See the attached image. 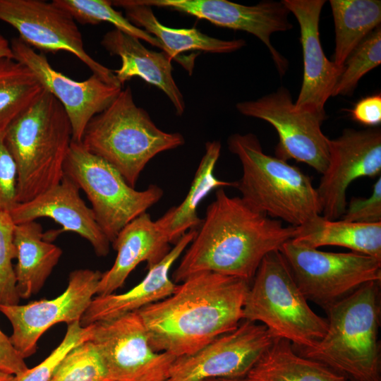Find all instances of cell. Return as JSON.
Listing matches in <instances>:
<instances>
[{
	"instance_id": "obj_15",
	"label": "cell",
	"mask_w": 381,
	"mask_h": 381,
	"mask_svg": "<svg viewBox=\"0 0 381 381\" xmlns=\"http://www.w3.org/2000/svg\"><path fill=\"white\" fill-rule=\"evenodd\" d=\"M380 129L346 128L339 137L329 139L328 164L316 188L321 215L331 220L341 217L351 183L360 177L380 176Z\"/></svg>"
},
{
	"instance_id": "obj_35",
	"label": "cell",
	"mask_w": 381,
	"mask_h": 381,
	"mask_svg": "<svg viewBox=\"0 0 381 381\" xmlns=\"http://www.w3.org/2000/svg\"><path fill=\"white\" fill-rule=\"evenodd\" d=\"M342 220L362 224L381 222V177L373 185L370 197L352 198L343 214Z\"/></svg>"
},
{
	"instance_id": "obj_17",
	"label": "cell",
	"mask_w": 381,
	"mask_h": 381,
	"mask_svg": "<svg viewBox=\"0 0 381 381\" xmlns=\"http://www.w3.org/2000/svg\"><path fill=\"white\" fill-rule=\"evenodd\" d=\"M151 7L170 8L206 20L212 24L245 31L258 37L268 49L279 74L283 76L288 61L272 44L271 36L293 28L290 11L283 1H262L245 6L226 0H139Z\"/></svg>"
},
{
	"instance_id": "obj_8",
	"label": "cell",
	"mask_w": 381,
	"mask_h": 381,
	"mask_svg": "<svg viewBox=\"0 0 381 381\" xmlns=\"http://www.w3.org/2000/svg\"><path fill=\"white\" fill-rule=\"evenodd\" d=\"M64 175L82 189L90 200L95 219L112 243L119 232L163 196L158 186L137 190L107 161L71 141L64 164Z\"/></svg>"
},
{
	"instance_id": "obj_14",
	"label": "cell",
	"mask_w": 381,
	"mask_h": 381,
	"mask_svg": "<svg viewBox=\"0 0 381 381\" xmlns=\"http://www.w3.org/2000/svg\"><path fill=\"white\" fill-rule=\"evenodd\" d=\"M275 339L265 325L242 320L195 353L176 358L166 381L246 377Z\"/></svg>"
},
{
	"instance_id": "obj_20",
	"label": "cell",
	"mask_w": 381,
	"mask_h": 381,
	"mask_svg": "<svg viewBox=\"0 0 381 381\" xmlns=\"http://www.w3.org/2000/svg\"><path fill=\"white\" fill-rule=\"evenodd\" d=\"M196 231L192 229L185 233L168 254L148 269L143 279L129 291L94 297L80 319L81 326L136 312L173 294L178 284L169 277L171 268L193 241Z\"/></svg>"
},
{
	"instance_id": "obj_11",
	"label": "cell",
	"mask_w": 381,
	"mask_h": 381,
	"mask_svg": "<svg viewBox=\"0 0 381 381\" xmlns=\"http://www.w3.org/2000/svg\"><path fill=\"white\" fill-rule=\"evenodd\" d=\"M241 114L271 124L279 135L277 157L295 159L313 168L320 174L329 161V139L322 131L326 116L296 110L289 90L280 87L257 99L236 104Z\"/></svg>"
},
{
	"instance_id": "obj_3",
	"label": "cell",
	"mask_w": 381,
	"mask_h": 381,
	"mask_svg": "<svg viewBox=\"0 0 381 381\" xmlns=\"http://www.w3.org/2000/svg\"><path fill=\"white\" fill-rule=\"evenodd\" d=\"M72 141L61 103L44 90L4 130L5 145L17 169V202H26L60 183Z\"/></svg>"
},
{
	"instance_id": "obj_27",
	"label": "cell",
	"mask_w": 381,
	"mask_h": 381,
	"mask_svg": "<svg viewBox=\"0 0 381 381\" xmlns=\"http://www.w3.org/2000/svg\"><path fill=\"white\" fill-rule=\"evenodd\" d=\"M250 381H345L325 365L297 353L290 341L276 338L246 375Z\"/></svg>"
},
{
	"instance_id": "obj_28",
	"label": "cell",
	"mask_w": 381,
	"mask_h": 381,
	"mask_svg": "<svg viewBox=\"0 0 381 381\" xmlns=\"http://www.w3.org/2000/svg\"><path fill=\"white\" fill-rule=\"evenodd\" d=\"M335 30L334 63L344 64L381 22L380 0H330Z\"/></svg>"
},
{
	"instance_id": "obj_22",
	"label": "cell",
	"mask_w": 381,
	"mask_h": 381,
	"mask_svg": "<svg viewBox=\"0 0 381 381\" xmlns=\"http://www.w3.org/2000/svg\"><path fill=\"white\" fill-rule=\"evenodd\" d=\"M101 44L111 55L121 59V67L113 71L121 86L132 78L139 77L163 91L178 116L183 114V96L172 75V59L166 52L150 50L138 38L117 29L107 32Z\"/></svg>"
},
{
	"instance_id": "obj_33",
	"label": "cell",
	"mask_w": 381,
	"mask_h": 381,
	"mask_svg": "<svg viewBox=\"0 0 381 381\" xmlns=\"http://www.w3.org/2000/svg\"><path fill=\"white\" fill-rule=\"evenodd\" d=\"M14 227L9 212L0 210V305L18 304L20 299L12 264V260L16 259Z\"/></svg>"
},
{
	"instance_id": "obj_44",
	"label": "cell",
	"mask_w": 381,
	"mask_h": 381,
	"mask_svg": "<svg viewBox=\"0 0 381 381\" xmlns=\"http://www.w3.org/2000/svg\"><path fill=\"white\" fill-rule=\"evenodd\" d=\"M351 381H352V380H351Z\"/></svg>"
},
{
	"instance_id": "obj_24",
	"label": "cell",
	"mask_w": 381,
	"mask_h": 381,
	"mask_svg": "<svg viewBox=\"0 0 381 381\" xmlns=\"http://www.w3.org/2000/svg\"><path fill=\"white\" fill-rule=\"evenodd\" d=\"M13 242L17 263L14 267L20 298L37 294L62 255L60 247L48 241L36 221L15 224Z\"/></svg>"
},
{
	"instance_id": "obj_21",
	"label": "cell",
	"mask_w": 381,
	"mask_h": 381,
	"mask_svg": "<svg viewBox=\"0 0 381 381\" xmlns=\"http://www.w3.org/2000/svg\"><path fill=\"white\" fill-rule=\"evenodd\" d=\"M170 242L145 212L127 224L112 242L117 255L112 267L102 273L97 294H113L121 287L131 272L141 262L150 269L170 251Z\"/></svg>"
},
{
	"instance_id": "obj_19",
	"label": "cell",
	"mask_w": 381,
	"mask_h": 381,
	"mask_svg": "<svg viewBox=\"0 0 381 381\" xmlns=\"http://www.w3.org/2000/svg\"><path fill=\"white\" fill-rule=\"evenodd\" d=\"M79 187L64 175L59 183L31 200L17 203L9 212L13 222L35 221L40 217L52 219L62 226L61 230L44 233L52 241L64 231L74 232L90 242L99 257L109 252L110 241L98 225L94 212L79 193Z\"/></svg>"
},
{
	"instance_id": "obj_43",
	"label": "cell",
	"mask_w": 381,
	"mask_h": 381,
	"mask_svg": "<svg viewBox=\"0 0 381 381\" xmlns=\"http://www.w3.org/2000/svg\"><path fill=\"white\" fill-rule=\"evenodd\" d=\"M108 381H111V380H109Z\"/></svg>"
},
{
	"instance_id": "obj_36",
	"label": "cell",
	"mask_w": 381,
	"mask_h": 381,
	"mask_svg": "<svg viewBox=\"0 0 381 381\" xmlns=\"http://www.w3.org/2000/svg\"><path fill=\"white\" fill-rule=\"evenodd\" d=\"M17 203L16 165L0 131V210L10 212Z\"/></svg>"
},
{
	"instance_id": "obj_5",
	"label": "cell",
	"mask_w": 381,
	"mask_h": 381,
	"mask_svg": "<svg viewBox=\"0 0 381 381\" xmlns=\"http://www.w3.org/2000/svg\"><path fill=\"white\" fill-rule=\"evenodd\" d=\"M227 143L242 165V176L235 187L250 208L295 227L321 214L311 179L297 167L264 153L255 135L234 133Z\"/></svg>"
},
{
	"instance_id": "obj_7",
	"label": "cell",
	"mask_w": 381,
	"mask_h": 381,
	"mask_svg": "<svg viewBox=\"0 0 381 381\" xmlns=\"http://www.w3.org/2000/svg\"><path fill=\"white\" fill-rule=\"evenodd\" d=\"M243 318L260 322L295 350L313 347L327 329V320L310 308L280 250L262 259L246 294Z\"/></svg>"
},
{
	"instance_id": "obj_34",
	"label": "cell",
	"mask_w": 381,
	"mask_h": 381,
	"mask_svg": "<svg viewBox=\"0 0 381 381\" xmlns=\"http://www.w3.org/2000/svg\"><path fill=\"white\" fill-rule=\"evenodd\" d=\"M67 330L61 343L40 363L28 368L16 377V381H49L55 369L63 358L74 346L87 340V329L80 321L67 325Z\"/></svg>"
},
{
	"instance_id": "obj_4",
	"label": "cell",
	"mask_w": 381,
	"mask_h": 381,
	"mask_svg": "<svg viewBox=\"0 0 381 381\" xmlns=\"http://www.w3.org/2000/svg\"><path fill=\"white\" fill-rule=\"evenodd\" d=\"M380 282H370L331 306L327 329L313 347L295 350L352 381H381Z\"/></svg>"
},
{
	"instance_id": "obj_31",
	"label": "cell",
	"mask_w": 381,
	"mask_h": 381,
	"mask_svg": "<svg viewBox=\"0 0 381 381\" xmlns=\"http://www.w3.org/2000/svg\"><path fill=\"white\" fill-rule=\"evenodd\" d=\"M107 370L96 346L84 341L63 358L49 381H108Z\"/></svg>"
},
{
	"instance_id": "obj_26",
	"label": "cell",
	"mask_w": 381,
	"mask_h": 381,
	"mask_svg": "<svg viewBox=\"0 0 381 381\" xmlns=\"http://www.w3.org/2000/svg\"><path fill=\"white\" fill-rule=\"evenodd\" d=\"M293 241L318 248L337 246L381 260V222L362 224L316 215L296 227Z\"/></svg>"
},
{
	"instance_id": "obj_39",
	"label": "cell",
	"mask_w": 381,
	"mask_h": 381,
	"mask_svg": "<svg viewBox=\"0 0 381 381\" xmlns=\"http://www.w3.org/2000/svg\"><path fill=\"white\" fill-rule=\"evenodd\" d=\"M5 57L14 59L11 43L0 34V59Z\"/></svg>"
},
{
	"instance_id": "obj_2",
	"label": "cell",
	"mask_w": 381,
	"mask_h": 381,
	"mask_svg": "<svg viewBox=\"0 0 381 381\" xmlns=\"http://www.w3.org/2000/svg\"><path fill=\"white\" fill-rule=\"evenodd\" d=\"M250 283L213 272L195 274L170 296L136 311L157 352L176 358L199 351L243 320Z\"/></svg>"
},
{
	"instance_id": "obj_1",
	"label": "cell",
	"mask_w": 381,
	"mask_h": 381,
	"mask_svg": "<svg viewBox=\"0 0 381 381\" xmlns=\"http://www.w3.org/2000/svg\"><path fill=\"white\" fill-rule=\"evenodd\" d=\"M295 231V226H284L250 208L241 197L217 188L172 280L181 283L195 274L213 272L250 284L265 255L279 250Z\"/></svg>"
},
{
	"instance_id": "obj_6",
	"label": "cell",
	"mask_w": 381,
	"mask_h": 381,
	"mask_svg": "<svg viewBox=\"0 0 381 381\" xmlns=\"http://www.w3.org/2000/svg\"><path fill=\"white\" fill-rule=\"evenodd\" d=\"M91 153L114 167L135 188L146 164L157 154L185 143L180 133L159 129L148 113L136 105L130 86L92 118L81 142Z\"/></svg>"
},
{
	"instance_id": "obj_30",
	"label": "cell",
	"mask_w": 381,
	"mask_h": 381,
	"mask_svg": "<svg viewBox=\"0 0 381 381\" xmlns=\"http://www.w3.org/2000/svg\"><path fill=\"white\" fill-rule=\"evenodd\" d=\"M53 2L68 12L80 23L97 25L107 22L115 26V29L163 50L156 37L132 24L120 11L114 8L111 1L53 0Z\"/></svg>"
},
{
	"instance_id": "obj_41",
	"label": "cell",
	"mask_w": 381,
	"mask_h": 381,
	"mask_svg": "<svg viewBox=\"0 0 381 381\" xmlns=\"http://www.w3.org/2000/svg\"><path fill=\"white\" fill-rule=\"evenodd\" d=\"M0 381H16V377L13 375L0 372Z\"/></svg>"
},
{
	"instance_id": "obj_12",
	"label": "cell",
	"mask_w": 381,
	"mask_h": 381,
	"mask_svg": "<svg viewBox=\"0 0 381 381\" xmlns=\"http://www.w3.org/2000/svg\"><path fill=\"white\" fill-rule=\"evenodd\" d=\"M0 20L19 33L28 46L42 52L73 54L104 82L121 86L114 71L85 51L75 19L55 3L42 0H0ZM122 87V86H121Z\"/></svg>"
},
{
	"instance_id": "obj_10",
	"label": "cell",
	"mask_w": 381,
	"mask_h": 381,
	"mask_svg": "<svg viewBox=\"0 0 381 381\" xmlns=\"http://www.w3.org/2000/svg\"><path fill=\"white\" fill-rule=\"evenodd\" d=\"M87 341L97 347L111 381H166L176 357L150 344L137 312L85 326Z\"/></svg>"
},
{
	"instance_id": "obj_25",
	"label": "cell",
	"mask_w": 381,
	"mask_h": 381,
	"mask_svg": "<svg viewBox=\"0 0 381 381\" xmlns=\"http://www.w3.org/2000/svg\"><path fill=\"white\" fill-rule=\"evenodd\" d=\"M220 152V142L213 140L206 143L205 152L186 198L181 204L171 207L155 221L171 244H175L188 231L197 229L200 226L202 219L198 215V207L212 190L228 186L235 187L236 182L222 181L214 176V171Z\"/></svg>"
},
{
	"instance_id": "obj_37",
	"label": "cell",
	"mask_w": 381,
	"mask_h": 381,
	"mask_svg": "<svg viewBox=\"0 0 381 381\" xmlns=\"http://www.w3.org/2000/svg\"><path fill=\"white\" fill-rule=\"evenodd\" d=\"M349 111L351 118L363 125L376 126L381 123V94L360 99Z\"/></svg>"
},
{
	"instance_id": "obj_42",
	"label": "cell",
	"mask_w": 381,
	"mask_h": 381,
	"mask_svg": "<svg viewBox=\"0 0 381 381\" xmlns=\"http://www.w3.org/2000/svg\"><path fill=\"white\" fill-rule=\"evenodd\" d=\"M345 381H351L350 380L346 379Z\"/></svg>"
},
{
	"instance_id": "obj_38",
	"label": "cell",
	"mask_w": 381,
	"mask_h": 381,
	"mask_svg": "<svg viewBox=\"0 0 381 381\" xmlns=\"http://www.w3.org/2000/svg\"><path fill=\"white\" fill-rule=\"evenodd\" d=\"M28 369L25 358L13 347L9 337L0 329V372L17 377Z\"/></svg>"
},
{
	"instance_id": "obj_29",
	"label": "cell",
	"mask_w": 381,
	"mask_h": 381,
	"mask_svg": "<svg viewBox=\"0 0 381 381\" xmlns=\"http://www.w3.org/2000/svg\"><path fill=\"white\" fill-rule=\"evenodd\" d=\"M44 90L27 66L13 58L0 59V131H4Z\"/></svg>"
},
{
	"instance_id": "obj_32",
	"label": "cell",
	"mask_w": 381,
	"mask_h": 381,
	"mask_svg": "<svg viewBox=\"0 0 381 381\" xmlns=\"http://www.w3.org/2000/svg\"><path fill=\"white\" fill-rule=\"evenodd\" d=\"M381 63V28L373 30L349 55L332 97L349 96L359 80Z\"/></svg>"
},
{
	"instance_id": "obj_40",
	"label": "cell",
	"mask_w": 381,
	"mask_h": 381,
	"mask_svg": "<svg viewBox=\"0 0 381 381\" xmlns=\"http://www.w3.org/2000/svg\"><path fill=\"white\" fill-rule=\"evenodd\" d=\"M202 381H250L246 377H217L205 380Z\"/></svg>"
},
{
	"instance_id": "obj_16",
	"label": "cell",
	"mask_w": 381,
	"mask_h": 381,
	"mask_svg": "<svg viewBox=\"0 0 381 381\" xmlns=\"http://www.w3.org/2000/svg\"><path fill=\"white\" fill-rule=\"evenodd\" d=\"M11 47L14 59L27 66L64 107L71 123L72 141L81 142L89 121L107 109L122 90L95 74L83 81L71 79L55 70L43 53L37 52L19 37L11 40Z\"/></svg>"
},
{
	"instance_id": "obj_13",
	"label": "cell",
	"mask_w": 381,
	"mask_h": 381,
	"mask_svg": "<svg viewBox=\"0 0 381 381\" xmlns=\"http://www.w3.org/2000/svg\"><path fill=\"white\" fill-rule=\"evenodd\" d=\"M102 274L99 270H75L69 274L66 290L54 298L25 305H0V311L12 325L9 339L23 358L37 351L40 337L55 324L80 321L97 294Z\"/></svg>"
},
{
	"instance_id": "obj_9",
	"label": "cell",
	"mask_w": 381,
	"mask_h": 381,
	"mask_svg": "<svg viewBox=\"0 0 381 381\" xmlns=\"http://www.w3.org/2000/svg\"><path fill=\"white\" fill-rule=\"evenodd\" d=\"M279 250L306 300L325 310L365 284L381 281V260L368 255L322 251L292 240Z\"/></svg>"
},
{
	"instance_id": "obj_18",
	"label": "cell",
	"mask_w": 381,
	"mask_h": 381,
	"mask_svg": "<svg viewBox=\"0 0 381 381\" xmlns=\"http://www.w3.org/2000/svg\"><path fill=\"white\" fill-rule=\"evenodd\" d=\"M282 1L298 23L303 51V81L294 107L326 116L325 105L344 69L327 58L321 45L319 23L326 1Z\"/></svg>"
},
{
	"instance_id": "obj_23",
	"label": "cell",
	"mask_w": 381,
	"mask_h": 381,
	"mask_svg": "<svg viewBox=\"0 0 381 381\" xmlns=\"http://www.w3.org/2000/svg\"><path fill=\"white\" fill-rule=\"evenodd\" d=\"M113 6L124 9L126 18L135 26L156 37L173 60L179 62L190 75L194 60H183L179 57L183 52L198 50L210 53H231L243 48L246 41L242 39L224 40L212 37L193 28H171L162 24L155 16L151 6L139 0L111 1Z\"/></svg>"
}]
</instances>
